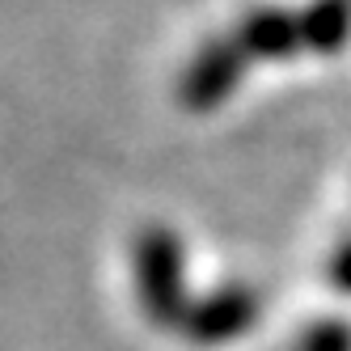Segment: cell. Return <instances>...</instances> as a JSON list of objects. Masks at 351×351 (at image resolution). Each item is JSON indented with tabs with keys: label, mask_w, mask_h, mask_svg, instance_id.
Wrapping results in <instances>:
<instances>
[{
	"label": "cell",
	"mask_w": 351,
	"mask_h": 351,
	"mask_svg": "<svg viewBox=\"0 0 351 351\" xmlns=\"http://www.w3.org/2000/svg\"><path fill=\"white\" fill-rule=\"evenodd\" d=\"M132 267L144 317L153 326H178L191 313L186 300V267H182V241L165 224H144L132 241Z\"/></svg>",
	"instance_id": "6da1fadb"
},
{
	"label": "cell",
	"mask_w": 351,
	"mask_h": 351,
	"mask_svg": "<svg viewBox=\"0 0 351 351\" xmlns=\"http://www.w3.org/2000/svg\"><path fill=\"white\" fill-rule=\"evenodd\" d=\"M245 47L237 43V34H224L212 38L195 51V60L186 64L182 81H178V102L191 114H212L224 97H229L241 77H245Z\"/></svg>",
	"instance_id": "7a4b0ae2"
},
{
	"label": "cell",
	"mask_w": 351,
	"mask_h": 351,
	"mask_svg": "<svg viewBox=\"0 0 351 351\" xmlns=\"http://www.w3.org/2000/svg\"><path fill=\"white\" fill-rule=\"evenodd\" d=\"M254 322H258V292L245 284H224L191 305L182 335L195 347H220L229 339H241Z\"/></svg>",
	"instance_id": "3957f363"
},
{
	"label": "cell",
	"mask_w": 351,
	"mask_h": 351,
	"mask_svg": "<svg viewBox=\"0 0 351 351\" xmlns=\"http://www.w3.org/2000/svg\"><path fill=\"white\" fill-rule=\"evenodd\" d=\"M237 43L250 60H288L305 47V30H300V17L288 9H254L245 13Z\"/></svg>",
	"instance_id": "277c9868"
},
{
	"label": "cell",
	"mask_w": 351,
	"mask_h": 351,
	"mask_svg": "<svg viewBox=\"0 0 351 351\" xmlns=\"http://www.w3.org/2000/svg\"><path fill=\"white\" fill-rule=\"evenodd\" d=\"M305 47L317 56H339L351 38V0H313L300 13Z\"/></svg>",
	"instance_id": "5b68a950"
},
{
	"label": "cell",
	"mask_w": 351,
	"mask_h": 351,
	"mask_svg": "<svg viewBox=\"0 0 351 351\" xmlns=\"http://www.w3.org/2000/svg\"><path fill=\"white\" fill-rule=\"evenodd\" d=\"M296 351H351V322L347 317H322L300 330Z\"/></svg>",
	"instance_id": "8992f818"
},
{
	"label": "cell",
	"mask_w": 351,
	"mask_h": 351,
	"mask_svg": "<svg viewBox=\"0 0 351 351\" xmlns=\"http://www.w3.org/2000/svg\"><path fill=\"white\" fill-rule=\"evenodd\" d=\"M326 275H330V288H339L343 296H351V233L330 250V263H326Z\"/></svg>",
	"instance_id": "52a82bcc"
}]
</instances>
